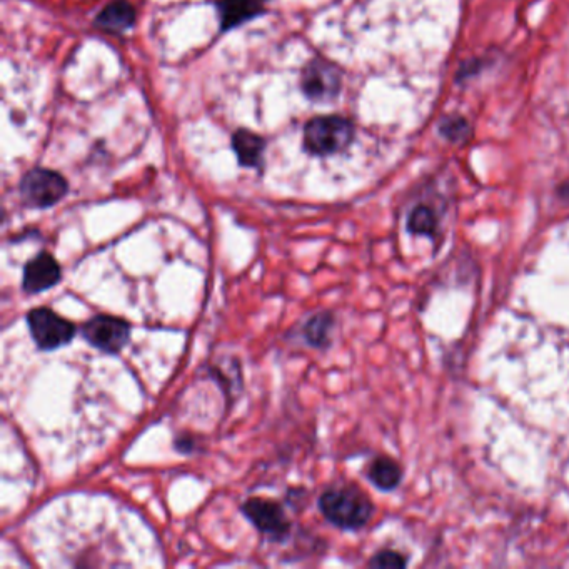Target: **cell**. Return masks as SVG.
Returning a JSON list of instances; mask_svg holds the SVG:
<instances>
[{
  "label": "cell",
  "mask_w": 569,
  "mask_h": 569,
  "mask_svg": "<svg viewBox=\"0 0 569 569\" xmlns=\"http://www.w3.org/2000/svg\"><path fill=\"white\" fill-rule=\"evenodd\" d=\"M319 511L329 523L341 529H361L373 516V504L359 489L333 488L324 491L318 501Z\"/></svg>",
  "instance_id": "obj_1"
},
{
  "label": "cell",
  "mask_w": 569,
  "mask_h": 569,
  "mask_svg": "<svg viewBox=\"0 0 569 569\" xmlns=\"http://www.w3.org/2000/svg\"><path fill=\"white\" fill-rule=\"evenodd\" d=\"M353 137V124L344 117H316L304 127V144L318 156H329L343 151L353 142Z\"/></svg>",
  "instance_id": "obj_2"
},
{
  "label": "cell",
  "mask_w": 569,
  "mask_h": 569,
  "mask_svg": "<svg viewBox=\"0 0 569 569\" xmlns=\"http://www.w3.org/2000/svg\"><path fill=\"white\" fill-rule=\"evenodd\" d=\"M27 326L37 348L54 351L64 348L76 338V324L49 308H36L27 314Z\"/></svg>",
  "instance_id": "obj_3"
},
{
  "label": "cell",
  "mask_w": 569,
  "mask_h": 569,
  "mask_svg": "<svg viewBox=\"0 0 569 569\" xmlns=\"http://www.w3.org/2000/svg\"><path fill=\"white\" fill-rule=\"evenodd\" d=\"M19 191H21L22 202L26 206L46 209L66 197L69 184L59 172L37 167L22 177Z\"/></svg>",
  "instance_id": "obj_4"
},
{
  "label": "cell",
  "mask_w": 569,
  "mask_h": 569,
  "mask_svg": "<svg viewBox=\"0 0 569 569\" xmlns=\"http://www.w3.org/2000/svg\"><path fill=\"white\" fill-rule=\"evenodd\" d=\"M241 511L244 518L254 524L259 533L274 543H281L289 538L293 524L284 513L281 503H277L274 499H247L246 503H242Z\"/></svg>",
  "instance_id": "obj_5"
},
{
  "label": "cell",
  "mask_w": 569,
  "mask_h": 569,
  "mask_svg": "<svg viewBox=\"0 0 569 569\" xmlns=\"http://www.w3.org/2000/svg\"><path fill=\"white\" fill-rule=\"evenodd\" d=\"M81 334L102 353L119 354L131 341L132 328L126 319L99 314L82 324Z\"/></svg>",
  "instance_id": "obj_6"
},
{
  "label": "cell",
  "mask_w": 569,
  "mask_h": 569,
  "mask_svg": "<svg viewBox=\"0 0 569 569\" xmlns=\"http://www.w3.org/2000/svg\"><path fill=\"white\" fill-rule=\"evenodd\" d=\"M303 91L313 101H329L341 91V74L326 61L316 59L304 69Z\"/></svg>",
  "instance_id": "obj_7"
},
{
  "label": "cell",
  "mask_w": 569,
  "mask_h": 569,
  "mask_svg": "<svg viewBox=\"0 0 569 569\" xmlns=\"http://www.w3.org/2000/svg\"><path fill=\"white\" fill-rule=\"evenodd\" d=\"M61 279L62 269L59 262L49 252H39L24 267L22 289L27 294L44 293L47 289L57 286Z\"/></svg>",
  "instance_id": "obj_8"
},
{
  "label": "cell",
  "mask_w": 569,
  "mask_h": 569,
  "mask_svg": "<svg viewBox=\"0 0 569 569\" xmlns=\"http://www.w3.org/2000/svg\"><path fill=\"white\" fill-rule=\"evenodd\" d=\"M217 11L222 29L229 31L262 14V7L257 0H219Z\"/></svg>",
  "instance_id": "obj_9"
},
{
  "label": "cell",
  "mask_w": 569,
  "mask_h": 569,
  "mask_svg": "<svg viewBox=\"0 0 569 569\" xmlns=\"http://www.w3.org/2000/svg\"><path fill=\"white\" fill-rule=\"evenodd\" d=\"M134 21H136L134 7L126 0H116L102 9L101 14L97 16L96 24L102 31L119 34L132 27Z\"/></svg>",
  "instance_id": "obj_10"
},
{
  "label": "cell",
  "mask_w": 569,
  "mask_h": 569,
  "mask_svg": "<svg viewBox=\"0 0 569 569\" xmlns=\"http://www.w3.org/2000/svg\"><path fill=\"white\" fill-rule=\"evenodd\" d=\"M232 147L237 154V159L242 166L254 167L259 166L264 154L266 141L261 136H257L251 131H237L232 137Z\"/></svg>",
  "instance_id": "obj_11"
},
{
  "label": "cell",
  "mask_w": 569,
  "mask_h": 569,
  "mask_svg": "<svg viewBox=\"0 0 569 569\" xmlns=\"http://www.w3.org/2000/svg\"><path fill=\"white\" fill-rule=\"evenodd\" d=\"M334 318L329 313H319L313 318L306 321L303 326V339L306 344L313 348H326L331 341V333H333Z\"/></svg>",
  "instance_id": "obj_12"
},
{
  "label": "cell",
  "mask_w": 569,
  "mask_h": 569,
  "mask_svg": "<svg viewBox=\"0 0 569 569\" xmlns=\"http://www.w3.org/2000/svg\"><path fill=\"white\" fill-rule=\"evenodd\" d=\"M368 476L374 486L389 491L396 488L401 481V469L393 459L378 458L369 466Z\"/></svg>",
  "instance_id": "obj_13"
},
{
  "label": "cell",
  "mask_w": 569,
  "mask_h": 569,
  "mask_svg": "<svg viewBox=\"0 0 569 569\" xmlns=\"http://www.w3.org/2000/svg\"><path fill=\"white\" fill-rule=\"evenodd\" d=\"M409 229L418 234H433L436 229V217L428 207H418L409 216Z\"/></svg>",
  "instance_id": "obj_14"
},
{
  "label": "cell",
  "mask_w": 569,
  "mask_h": 569,
  "mask_svg": "<svg viewBox=\"0 0 569 569\" xmlns=\"http://www.w3.org/2000/svg\"><path fill=\"white\" fill-rule=\"evenodd\" d=\"M369 564L374 568H403L406 566V559L393 551H383V553L376 554Z\"/></svg>",
  "instance_id": "obj_15"
},
{
  "label": "cell",
  "mask_w": 569,
  "mask_h": 569,
  "mask_svg": "<svg viewBox=\"0 0 569 569\" xmlns=\"http://www.w3.org/2000/svg\"><path fill=\"white\" fill-rule=\"evenodd\" d=\"M464 127H466L464 121H449L444 124L443 132L451 139H459L464 134Z\"/></svg>",
  "instance_id": "obj_16"
},
{
  "label": "cell",
  "mask_w": 569,
  "mask_h": 569,
  "mask_svg": "<svg viewBox=\"0 0 569 569\" xmlns=\"http://www.w3.org/2000/svg\"><path fill=\"white\" fill-rule=\"evenodd\" d=\"M257 2H264V0H257Z\"/></svg>",
  "instance_id": "obj_17"
}]
</instances>
